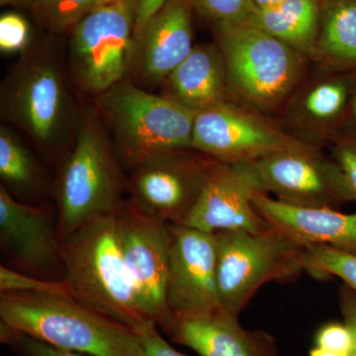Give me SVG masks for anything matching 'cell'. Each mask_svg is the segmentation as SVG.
Wrapping results in <instances>:
<instances>
[{"label": "cell", "instance_id": "1", "mask_svg": "<svg viewBox=\"0 0 356 356\" xmlns=\"http://www.w3.org/2000/svg\"><path fill=\"white\" fill-rule=\"evenodd\" d=\"M70 296L139 331L156 323L140 305L122 254L116 212L96 218L60 241Z\"/></svg>", "mask_w": 356, "mask_h": 356}, {"label": "cell", "instance_id": "2", "mask_svg": "<svg viewBox=\"0 0 356 356\" xmlns=\"http://www.w3.org/2000/svg\"><path fill=\"white\" fill-rule=\"evenodd\" d=\"M0 320L13 331L91 356H142L132 327L90 310L70 295L0 292Z\"/></svg>", "mask_w": 356, "mask_h": 356}, {"label": "cell", "instance_id": "3", "mask_svg": "<svg viewBox=\"0 0 356 356\" xmlns=\"http://www.w3.org/2000/svg\"><path fill=\"white\" fill-rule=\"evenodd\" d=\"M127 193V177L95 105L81 111L74 144L57 184V229L60 241L84 225L116 212Z\"/></svg>", "mask_w": 356, "mask_h": 356}, {"label": "cell", "instance_id": "4", "mask_svg": "<svg viewBox=\"0 0 356 356\" xmlns=\"http://www.w3.org/2000/svg\"><path fill=\"white\" fill-rule=\"evenodd\" d=\"M0 110L3 120L47 153L58 151L76 135L81 115L60 56L44 46L22 54L4 77Z\"/></svg>", "mask_w": 356, "mask_h": 356}, {"label": "cell", "instance_id": "5", "mask_svg": "<svg viewBox=\"0 0 356 356\" xmlns=\"http://www.w3.org/2000/svg\"><path fill=\"white\" fill-rule=\"evenodd\" d=\"M93 105L129 172L159 154L192 149L197 112L170 98L124 81L95 97Z\"/></svg>", "mask_w": 356, "mask_h": 356}, {"label": "cell", "instance_id": "6", "mask_svg": "<svg viewBox=\"0 0 356 356\" xmlns=\"http://www.w3.org/2000/svg\"><path fill=\"white\" fill-rule=\"evenodd\" d=\"M215 34L232 95L259 112L288 102L305 72V56L248 22L215 23Z\"/></svg>", "mask_w": 356, "mask_h": 356}, {"label": "cell", "instance_id": "7", "mask_svg": "<svg viewBox=\"0 0 356 356\" xmlns=\"http://www.w3.org/2000/svg\"><path fill=\"white\" fill-rule=\"evenodd\" d=\"M215 234L220 304L234 315H240L266 283L289 282L305 271L304 248L273 228Z\"/></svg>", "mask_w": 356, "mask_h": 356}, {"label": "cell", "instance_id": "8", "mask_svg": "<svg viewBox=\"0 0 356 356\" xmlns=\"http://www.w3.org/2000/svg\"><path fill=\"white\" fill-rule=\"evenodd\" d=\"M70 31V72L77 88L97 97L128 81L137 51L132 2L98 7Z\"/></svg>", "mask_w": 356, "mask_h": 356}, {"label": "cell", "instance_id": "9", "mask_svg": "<svg viewBox=\"0 0 356 356\" xmlns=\"http://www.w3.org/2000/svg\"><path fill=\"white\" fill-rule=\"evenodd\" d=\"M310 146L317 145L231 100L197 112L191 145L208 158L229 163H254L280 152Z\"/></svg>", "mask_w": 356, "mask_h": 356}, {"label": "cell", "instance_id": "10", "mask_svg": "<svg viewBox=\"0 0 356 356\" xmlns=\"http://www.w3.org/2000/svg\"><path fill=\"white\" fill-rule=\"evenodd\" d=\"M213 161L193 149L159 154L129 173L128 200L149 216L184 224L198 203Z\"/></svg>", "mask_w": 356, "mask_h": 356}, {"label": "cell", "instance_id": "11", "mask_svg": "<svg viewBox=\"0 0 356 356\" xmlns=\"http://www.w3.org/2000/svg\"><path fill=\"white\" fill-rule=\"evenodd\" d=\"M252 165L262 191L290 205L339 209L355 201L341 166L320 147L287 149Z\"/></svg>", "mask_w": 356, "mask_h": 356}, {"label": "cell", "instance_id": "12", "mask_svg": "<svg viewBox=\"0 0 356 356\" xmlns=\"http://www.w3.org/2000/svg\"><path fill=\"white\" fill-rule=\"evenodd\" d=\"M116 215L122 254L140 305L163 330L172 320L166 303L168 222L145 214L128 199L121 204Z\"/></svg>", "mask_w": 356, "mask_h": 356}, {"label": "cell", "instance_id": "13", "mask_svg": "<svg viewBox=\"0 0 356 356\" xmlns=\"http://www.w3.org/2000/svg\"><path fill=\"white\" fill-rule=\"evenodd\" d=\"M166 303L172 316L222 308L217 285L216 234L168 222Z\"/></svg>", "mask_w": 356, "mask_h": 356}, {"label": "cell", "instance_id": "14", "mask_svg": "<svg viewBox=\"0 0 356 356\" xmlns=\"http://www.w3.org/2000/svg\"><path fill=\"white\" fill-rule=\"evenodd\" d=\"M261 192L264 191L252 163L214 159L198 203L184 225L209 233L266 231L271 227L254 205L255 195Z\"/></svg>", "mask_w": 356, "mask_h": 356}, {"label": "cell", "instance_id": "15", "mask_svg": "<svg viewBox=\"0 0 356 356\" xmlns=\"http://www.w3.org/2000/svg\"><path fill=\"white\" fill-rule=\"evenodd\" d=\"M0 248L19 268L56 280L63 267L57 224L43 207L27 205L0 184Z\"/></svg>", "mask_w": 356, "mask_h": 356}, {"label": "cell", "instance_id": "16", "mask_svg": "<svg viewBox=\"0 0 356 356\" xmlns=\"http://www.w3.org/2000/svg\"><path fill=\"white\" fill-rule=\"evenodd\" d=\"M238 316L225 309L191 316H172L163 330L173 343L200 356H280L273 334L248 330Z\"/></svg>", "mask_w": 356, "mask_h": 356}, {"label": "cell", "instance_id": "17", "mask_svg": "<svg viewBox=\"0 0 356 356\" xmlns=\"http://www.w3.org/2000/svg\"><path fill=\"white\" fill-rule=\"evenodd\" d=\"M194 7L193 0H166L138 39L130 77L143 83L161 86L188 57L195 47Z\"/></svg>", "mask_w": 356, "mask_h": 356}, {"label": "cell", "instance_id": "18", "mask_svg": "<svg viewBox=\"0 0 356 356\" xmlns=\"http://www.w3.org/2000/svg\"><path fill=\"white\" fill-rule=\"evenodd\" d=\"M356 72H332L316 77L288 100L285 122L298 137L318 146L341 132Z\"/></svg>", "mask_w": 356, "mask_h": 356}, {"label": "cell", "instance_id": "19", "mask_svg": "<svg viewBox=\"0 0 356 356\" xmlns=\"http://www.w3.org/2000/svg\"><path fill=\"white\" fill-rule=\"evenodd\" d=\"M254 205L271 228L301 247L327 245L356 254V212L290 205L264 192L255 195Z\"/></svg>", "mask_w": 356, "mask_h": 356}, {"label": "cell", "instance_id": "20", "mask_svg": "<svg viewBox=\"0 0 356 356\" xmlns=\"http://www.w3.org/2000/svg\"><path fill=\"white\" fill-rule=\"evenodd\" d=\"M161 95L196 112L229 102L228 72L218 44H196L161 84Z\"/></svg>", "mask_w": 356, "mask_h": 356}, {"label": "cell", "instance_id": "21", "mask_svg": "<svg viewBox=\"0 0 356 356\" xmlns=\"http://www.w3.org/2000/svg\"><path fill=\"white\" fill-rule=\"evenodd\" d=\"M321 6V0H285L276 6L255 9L248 23L316 63Z\"/></svg>", "mask_w": 356, "mask_h": 356}, {"label": "cell", "instance_id": "22", "mask_svg": "<svg viewBox=\"0 0 356 356\" xmlns=\"http://www.w3.org/2000/svg\"><path fill=\"white\" fill-rule=\"evenodd\" d=\"M316 63L325 70L356 72V0L322 2Z\"/></svg>", "mask_w": 356, "mask_h": 356}, {"label": "cell", "instance_id": "23", "mask_svg": "<svg viewBox=\"0 0 356 356\" xmlns=\"http://www.w3.org/2000/svg\"><path fill=\"white\" fill-rule=\"evenodd\" d=\"M0 177L7 189L21 193H35L42 185L36 159L7 125L0 127Z\"/></svg>", "mask_w": 356, "mask_h": 356}, {"label": "cell", "instance_id": "24", "mask_svg": "<svg viewBox=\"0 0 356 356\" xmlns=\"http://www.w3.org/2000/svg\"><path fill=\"white\" fill-rule=\"evenodd\" d=\"M305 273L313 277H337L356 293V254L327 245L304 248Z\"/></svg>", "mask_w": 356, "mask_h": 356}, {"label": "cell", "instance_id": "25", "mask_svg": "<svg viewBox=\"0 0 356 356\" xmlns=\"http://www.w3.org/2000/svg\"><path fill=\"white\" fill-rule=\"evenodd\" d=\"M99 3L100 0H32L31 8L46 29L63 33L72 30Z\"/></svg>", "mask_w": 356, "mask_h": 356}, {"label": "cell", "instance_id": "26", "mask_svg": "<svg viewBox=\"0 0 356 356\" xmlns=\"http://www.w3.org/2000/svg\"><path fill=\"white\" fill-rule=\"evenodd\" d=\"M0 292L51 293L70 295L69 285L65 280H51L32 277L27 273L0 266Z\"/></svg>", "mask_w": 356, "mask_h": 356}, {"label": "cell", "instance_id": "27", "mask_svg": "<svg viewBox=\"0 0 356 356\" xmlns=\"http://www.w3.org/2000/svg\"><path fill=\"white\" fill-rule=\"evenodd\" d=\"M207 17L214 23H247L254 15L252 0H193Z\"/></svg>", "mask_w": 356, "mask_h": 356}, {"label": "cell", "instance_id": "28", "mask_svg": "<svg viewBox=\"0 0 356 356\" xmlns=\"http://www.w3.org/2000/svg\"><path fill=\"white\" fill-rule=\"evenodd\" d=\"M29 23L20 14L8 13L0 17V51L6 55L24 54L31 48Z\"/></svg>", "mask_w": 356, "mask_h": 356}, {"label": "cell", "instance_id": "29", "mask_svg": "<svg viewBox=\"0 0 356 356\" xmlns=\"http://www.w3.org/2000/svg\"><path fill=\"white\" fill-rule=\"evenodd\" d=\"M0 339L2 343L10 346L20 356H91L86 353L56 348L31 337L13 331L3 324L0 325Z\"/></svg>", "mask_w": 356, "mask_h": 356}, {"label": "cell", "instance_id": "30", "mask_svg": "<svg viewBox=\"0 0 356 356\" xmlns=\"http://www.w3.org/2000/svg\"><path fill=\"white\" fill-rule=\"evenodd\" d=\"M314 346L337 353H351L353 336L344 322H329L321 325L314 337Z\"/></svg>", "mask_w": 356, "mask_h": 356}, {"label": "cell", "instance_id": "31", "mask_svg": "<svg viewBox=\"0 0 356 356\" xmlns=\"http://www.w3.org/2000/svg\"><path fill=\"white\" fill-rule=\"evenodd\" d=\"M331 144L332 159L343 170L356 201V136L339 133Z\"/></svg>", "mask_w": 356, "mask_h": 356}, {"label": "cell", "instance_id": "32", "mask_svg": "<svg viewBox=\"0 0 356 356\" xmlns=\"http://www.w3.org/2000/svg\"><path fill=\"white\" fill-rule=\"evenodd\" d=\"M138 332L142 356H186L172 348L159 334L158 325H153L140 329Z\"/></svg>", "mask_w": 356, "mask_h": 356}, {"label": "cell", "instance_id": "33", "mask_svg": "<svg viewBox=\"0 0 356 356\" xmlns=\"http://www.w3.org/2000/svg\"><path fill=\"white\" fill-rule=\"evenodd\" d=\"M339 309L343 322L350 327L353 336V348L351 356H356V293L343 284L337 292Z\"/></svg>", "mask_w": 356, "mask_h": 356}, {"label": "cell", "instance_id": "34", "mask_svg": "<svg viewBox=\"0 0 356 356\" xmlns=\"http://www.w3.org/2000/svg\"><path fill=\"white\" fill-rule=\"evenodd\" d=\"M135 6V39L140 38L149 20L165 6L166 0H133Z\"/></svg>", "mask_w": 356, "mask_h": 356}, {"label": "cell", "instance_id": "35", "mask_svg": "<svg viewBox=\"0 0 356 356\" xmlns=\"http://www.w3.org/2000/svg\"><path fill=\"white\" fill-rule=\"evenodd\" d=\"M341 133L356 136V74L353 90H351L350 104H348V112H346Z\"/></svg>", "mask_w": 356, "mask_h": 356}, {"label": "cell", "instance_id": "36", "mask_svg": "<svg viewBox=\"0 0 356 356\" xmlns=\"http://www.w3.org/2000/svg\"><path fill=\"white\" fill-rule=\"evenodd\" d=\"M309 356H351V353H337L313 346L309 351Z\"/></svg>", "mask_w": 356, "mask_h": 356}, {"label": "cell", "instance_id": "37", "mask_svg": "<svg viewBox=\"0 0 356 356\" xmlns=\"http://www.w3.org/2000/svg\"><path fill=\"white\" fill-rule=\"evenodd\" d=\"M0 6L14 7H31L32 0H0Z\"/></svg>", "mask_w": 356, "mask_h": 356}, {"label": "cell", "instance_id": "38", "mask_svg": "<svg viewBox=\"0 0 356 356\" xmlns=\"http://www.w3.org/2000/svg\"><path fill=\"white\" fill-rule=\"evenodd\" d=\"M283 1H285V0H252L257 9L276 6V4H280Z\"/></svg>", "mask_w": 356, "mask_h": 356}, {"label": "cell", "instance_id": "39", "mask_svg": "<svg viewBox=\"0 0 356 356\" xmlns=\"http://www.w3.org/2000/svg\"><path fill=\"white\" fill-rule=\"evenodd\" d=\"M120 1H131L134 4L133 0H100L99 7L103 6H108V4L116 3Z\"/></svg>", "mask_w": 356, "mask_h": 356}]
</instances>
